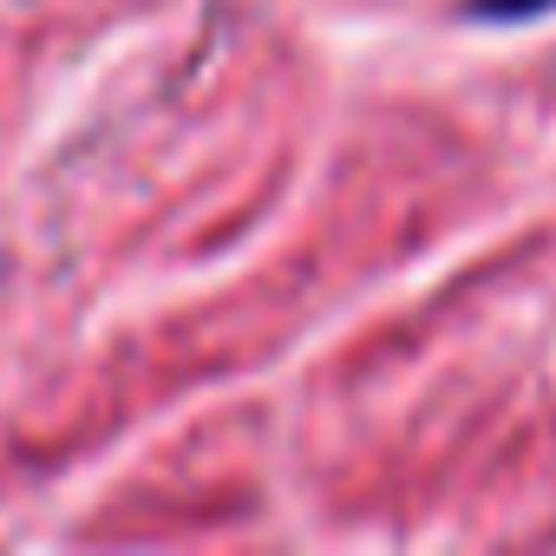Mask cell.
I'll list each match as a JSON object with an SVG mask.
<instances>
[{"instance_id":"obj_1","label":"cell","mask_w":556,"mask_h":556,"mask_svg":"<svg viewBox=\"0 0 556 556\" xmlns=\"http://www.w3.org/2000/svg\"><path fill=\"white\" fill-rule=\"evenodd\" d=\"M549 0H471L478 21H523V14H543Z\"/></svg>"}]
</instances>
